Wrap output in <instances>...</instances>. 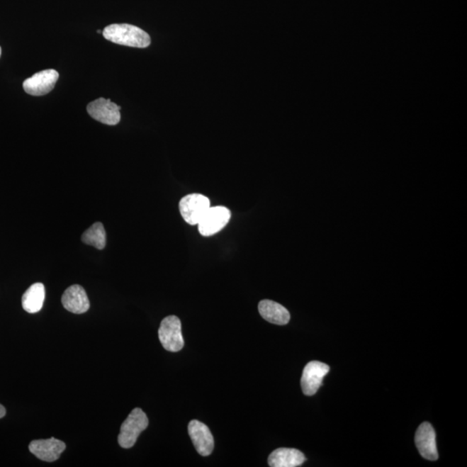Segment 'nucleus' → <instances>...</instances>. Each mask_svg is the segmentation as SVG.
Here are the masks:
<instances>
[{"instance_id":"11","label":"nucleus","mask_w":467,"mask_h":467,"mask_svg":"<svg viewBox=\"0 0 467 467\" xmlns=\"http://www.w3.org/2000/svg\"><path fill=\"white\" fill-rule=\"evenodd\" d=\"M66 449L64 441L57 439H37L30 443L29 449L31 454L46 462H53L60 458V455Z\"/></svg>"},{"instance_id":"7","label":"nucleus","mask_w":467,"mask_h":467,"mask_svg":"<svg viewBox=\"0 0 467 467\" xmlns=\"http://www.w3.org/2000/svg\"><path fill=\"white\" fill-rule=\"evenodd\" d=\"M330 367L327 364L312 361L305 365L301 378L302 391L305 395H315L323 383V379L328 374Z\"/></svg>"},{"instance_id":"15","label":"nucleus","mask_w":467,"mask_h":467,"mask_svg":"<svg viewBox=\"0 0 467 467\" xmlns=\"http://www.w3.org/2000/svg\"><path fill=\"white\" fill-rule=\"evenodd\" d=\"M45 299V288L44 284L35 283L30 286L23 293L22 305L23 310L29 313H36L43 308Z\"/></svg>"},{"instance_id":"18","label":"nucleus","mask_w":467,"mask_h":467,"mask_svg":"<svg viewBox=\"0 0 467 467\" xmlns=\"http://www.w3.org/2000/svg\"><path fill=\"white\" fill-rule=\"evenodd\" d=\"M1 54H2V50H1V47H0V57H1Z\"/></svg>"},{"instance_id":"4","label":"nucleus","mask_w":467,"mask_h":467,"mask_svg":"<svg viewBox=\"0 0 467 467\" xmlns=\"http://www.w3.org/2000/svg\"><path fill=\"white\" fill-rule=\"evenodd\" d=\"M210 207V199L198 193L187 195L179 202L180 213L190 225H198Z\"/></svg>"},{"instance_id":"10","label":"nucleus","mask_w":467,"mask_h":467,"mask_svg":"<svg viewBox=\"0 0 467 467\" xmlns=\"http://www.w3.org/2000/svg\"><path fill=\"white\" fill-rule=\"evenodd\" d=\"M188 432L196 450L200 455L206 457L213 452V435L206 424L193 420L188 426Z\"/></svg>"},{"instance_id":"14","label":"nucleus","mask_w":467,"mask_h":467,"mask_svg":"<svg viewBox=\"0 0 467 467\" xmlns=\"http://www.w3.org/2000/svg\"><path fill=\"white\" fill-rule=\"evenodd\" d=\"M259 313L261 316L270 323L284 325L290 320V313L283 305L273 300H261L258 305Z\"/></svg>"},{"instance_id":"12","label":"nucleus","mask_w":467,"mask_h":467,"mask_svg":"<svg viewBox=\"0 0 467 467\" xmlns=\"http://www.w3.org/2000/svg\"><path fill=\"white\" fill-rule=\"evenodd\" d=\"M62 303L67 311L76 314L88 312L90 307L87 293L80 285H73L67 288L62 294Z\"/></svg>"},{"instance_id":"16","label":"nucleus","mask_w":467,"mask_h":467,"mask_svg":"<svg viewBox=\"0 0 467 467\" xmlns=\"http://www.w3.org/2000/svg\"><path fill=\"white\" fill-rule=\"evenodd\" d=\"M85 244L94 246L97 249H103L107 242L104 226L101 223H96L86 230L81 237Z\"/></svg>"},{"instance_id":"9","label":"nucleus","mask_w":467,"mask_h":467,"mask_svg":"<svg viewBox=\"0 0 467 467\" xmlns=\"http://www.w3.org/2000/svg\"><path fill=\"white\" fill-rule=\"evenodd\" d=\"M415 444L424 458L432 461L438 460L437 434L430 423L423 422L418 427L415 434Z\"/></svg>"},{"instance_id":"1","label":"nucleus","mask_w":467,"mask_h":467,"mask_svg":"<svg viewBox=\"0 0 467 467\" xmlns=\"http://www.w3.org/2000/svg\"><path fill=\"white\" fill-rule=\"evenodd\" d=\"M103 37L113 44L147 48L151 45V38L139 27L128 23H113L103 30Z\"/></svg>"},{"instance_id":"5","label":"nucleus","mask_w":467,"mask_h":467,"mask_svg":"<svg viewBox=\"0 0 467 467\" xmlns=\"http://www.w3.org/2000/svg\"><path fill=\"white\" fill-rule=\"evenodd\" d=\"M231 212L225 206L210 207L201 221L198 223V231L203 237H211L223 229L229 223Z\"/></svg>"},{"instance_id":"3","label":"nucleus","mask_w":467,"mask_h":467,"mask_svg":"<svg viewBox=\"0 0 467 467\" xmlns=\"http://www.w3.org/2000/svg\"><path fill=\"white\" fill-rule=\"evenodd\" d=\"M160 343L168 351H181L184 341L182 335L181 321L176 316H168L161 322L159 329Z\"/></svg>"},{"instance_id":"6","label":"nucleus","mask_w":467,"mask_h":467,"mask_svg":"<svg viewBox=\"0 0 467 467\" xmlns=\"http://www.w3.org/2000/svg\"><path fill=\"white\" fill-rule=\"evenodd\" d=\"M58 78L59 74L57 70H43L23 81V88L30 96H45L52 91Z\"/></svg>"},{"instance_id":"17","label":"nucleus","mask_w":467,"mask_h":467,"mask_svg":"<svg viewBox=\"0 0 467 467\" xmlns=\"http://www.w3.org/2000/svg\"><path fill=\"white\" fill-rule=\"evenodd\" d=\"M6 414V411L5 409V407L2 406L1 404H0V419L3 418L4 416H5Z\"/></svg>"},{"instance_id":"13","label":"nucleus","mask_w":467,"mask_h":467,"mask_svg":"<svg viewBox=\"0 0 467 467\" xmlns=\"http://www.w3.org/2000/svg\"><path fill=\"white\" fill-rule=\"evenodd\" d=\"M305 461V457L300 451L293 449H278L269 457L271 467H296Z\"/></svg>"},{"instance_id":"8","label":"nucleus","mask_w":467,"mask_h":467,"mask_svg":"<svg viewBox=\"0 0 467 467\" xmlns=\"http://www.w3.org/2000/svg\"><path fill=\"white\" fill-rule=\"evenodd\" d=\"M89 115L101 123L116 125L120 120V107L110 100L99 98L88 105Z\"/></svg>"},{"instance_id":"2","label":"nucleus","mask_w":467,"mask_h":467,"mask_svg":"<svg viewBox=\"0 0 467 467\" xmlns=\"http://www.w3.org/2000/svg\"><path fill=\"white\" fill-rule=\"evenodd\" d=\"M148 424L147 415L142 410L136 407L120 427V434L118 437L119 445L125 449H131L135 446L140 434L147 429Z\"/></svg>"}]
</instances>
